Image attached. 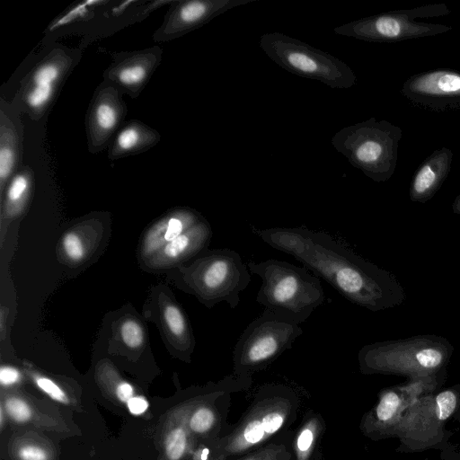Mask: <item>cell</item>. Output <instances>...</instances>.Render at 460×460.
<instances>
[{
  "label": "cell",
  "mask_w": 460,
  "mask_h": 460,
  "mask_svg": "<svg viewBox=\"0 0 460 460\" xmlns=\"http://www.w3.org/2000/svg\"><path fill=\"white\" fill-rule=\"evenodd\" d=\"M272 248L293 256L349 302L372 312L401 305L405 291L391 272L323 231L304 226L253 228Z\"/></svg>",
  "instance_id": "cell-1"
},
{
  "label": "cell",
  "mask_w": 460,
  "mask_h": 460,
  "mask_svg": "<svg viewBox=\"0 0 460 460\" xmlns=\"http://www.w3.org/2000/svg\"><path fill=\"white\" fill-rule=\"evenodd\" d=\"M453 353L454 347L446 338L420 334L365 345L358 353V360L364 375H393L407 379L447 369Z\"/></svg>",
  "instance_id": "cell-2"
},
{
  "label": "cell",
  "mask_w": 460,
  "mask_h": 460,
  "mask_svg": "<svg viewBox=\"0 0 460 460\" xmlns=\"http://www.w3.org/2000/svg\"><path fill=\"white\" fill-rule=\"evenodd\" d=\"M247 267L261 279L256 302L298 324L324 301L320 279L305 267L275 259L250 261Z\"/></svg>",
  "instance_id": "cell-3"
},
{
  "label": "cell",
  "mask_w": 460,
  "mask_h": 460,
  "mask_svg": "<svg viewBox=\"0 0 460 460\" xmlns=\"http://www.w3.org/2000/svg\"><path fill=\"white\" fill-rule=\"evenodd\" d=\"M256 399L229 434L215 439L219 457L230 460L264 446L291 421L297 405L295 394L282 385L261 387Z\"/></svg>",
  "instance_id": "cell-4"
},
{
  "label": "cell",
  "mask_w": 460,
  "mask_h": 460,
  "mask_svg": "<svg viewBox=\"0 0 460 460\" xmlns=\"http://www.w3.org/2000/svg\"><path fill=\"white\" fill-rule=\"evenodd\" d=\"M402 137L400 127L372 117L342 128L331 142L353 167L374 181L383 182L395 172Z\"/></svg>",
  "instance_id": "cell-5"
},
{
  "label": "cell",
  "mask_w": 460,
  "mask_h": 460,
  "mask_svg": "<svg viewBox=\"0 0 460 460\" xmlns=\"http://www.w3.org/2000/svg\"><path fill=\"white\" fill-rule=\"evenodd\" d=\"M450 421H460V384L439 390L416 401L402 416L395 431L401 454L443 450L454 432Z\"/></svg>",
  "instance_id": "cell-6"
},
{
  "label": "cell",
  "mask_w": 460,
  "mask_h": 460,
  "mask_svg": "<svg viewBox=\"0 0 460 460\" xmlns=\"http://www.w3.org/2000/svg\"><path fill=\"white\" fill-rule=\"evenodd\" d=\"M260 47L273 62L294 75L337 89H349L357 84L354 71L346 63L291 36L264 33Z\"/></svg>",
  "instance_id": "cell-7"
},
{
  "label": "cell",
  "mask_w": 460,
  "mask_h": 460,
  "mask_svg": "<svg viewBox=\"0 0 460 460\" xmlns=\"http://www.w3.org/2000/svg\"><path fill=\"white\" fill-rule=\"evenodd\" d=\"M186 285L207 306L226 302L234 309L251 282L241 255L229 248L203 251L184 274Z\"/></svg>",
  "instance_id": "cell-8"
},
{
  "label": "cell",
  "mask_w": 460,
  "mask_h": 460,
  "mask_svg": "<svg viewBox=\"0 0 460 460\" xmlns=\"http://www.w3.org/2000/svg\"><path fill=\"white\" fill-rule=\"evenodd\" d=\"M303 332L300 325L268 309L252 320L237 340L233 350V374L250 377L266 368L290 349Z\"/></svg>",
  "instance_id": "cell-9"
},
{
  "label": "cell",
  "mask_w": 460,
  "mask_h": 460,
  "mask_svg": "<svg viewBox=\"0 0 460 460\" xmlns=\"http://www.w3.org/2000/svg\"><path fill=\"white\" fill-rule=\"evenodd\" d=\"M451 13L445 4H427L364 17L334 28L338 35L369 42L390 43L435 36L452 27L417 19L445 16Z\"/></svg>",
  "instance_id": "cell-10"
},
{
  "label": "cell",
  "mask_w": 460,
  "mask_h": 460,
  "mask_svg": "<svg viewBox=\"0 0 460 460\" xmlns=\"http://www.w3.org/2000/svg\"><path fill=\"white\" fill-rule=\"evenodd\" d=\"M447 377V369H444L429 376L407 378L402 384L382 389L376 404L360 420L361 433L374 441L395 438L396 429L409 407L439 391Z\"/></svg>",
  "instance_id": "cell-11"
},
{
  "label": "cell",
  "mask_w": 460,
  "mask_h": 460,
  "mask_svg": "<svg viewBox=\"0 0 460 460\" xmlns=\"http://www.w3.org/2000/svg\"><path fill=\"white\" fill-rule=\"evenodd\" d=\"M75 56L66 48H56L27 74L17 96L22 111L39 119L50 108L59 89L72 72Z\"/></svg>",
  "instance_id": "cell-12"
},
{
  "label": "cell",
  "mask_w": 460,
  "mask_h": 460,
  "mask_svg": "<svg viewBox=\"0 0 460 460\" xmlns=\"http://www.w3.org/2000/svg\"><path fill=\"white\" fill-rule=\"evenodd\" d=\"M402 96L412 105L445 112L460 109V72L448 68L410 76L402 85Z\"/></svg>",
  "instance_id": "cell-13"
},
{
  "label": "cell",
  "mask_w": 460,
  "mask_h": 460,
  "mask_svg": "<svg viewBox=\"0 0 460 460\" xmlns=\"http://www.w3.org/2000/svg\"><path fill=\"white\" fill-rule=\"evenodd\" d=\"M121 94L119 90L106 81L94 92L85 119L91 153H98L110 146L121 128L127 113Z\"/></svg>",
  "instance_id": "cell-14"
},
{
  "label": "cell",
  "mask_w": 460,
  "mask_h": 460,
  "mask_svg": "<svg viewBox=\"0 0 460 460\" xmlns=\"http://www.w3.org/2000/svg\"><path fill=\"white\" fill-rule=\"evenodd\" d=\"M255 0H181L172 2L154 40L164 41L181 37L209 22L226 11Z\"/></svg>",
  "instance_id": "cell-15"
},
{
  "label": "cell",
  "mask_w": 460,
  "mask_h": 460,
  "mask_svg": "<svg viewBox=\"0 0 460 460\" xmlns=\"http://www.w3.org/2000/svg\"><path fill=\"white\" fill-rule=\"evenodd\" d=\"M161 58L162 50L158 47L121 53L105 71L104 81L121 93L136 98L159 66Z\"/></svg>",
  "instance_id": "cell-16"
},
{
  "label": "cell",
  "mask_w": 460,
  "mask_h": 460,
  "mask_svg": "<svg viewBox=\"0 0 460 460\" xmlns=\"http://www.w3.org/2000/svg\"><path fill=\"white\" fill-rule=\"evenodd\" d=\"M18 102L0 100V193L22 167L23 128Z\"/></svg>",
  "instance_id": "cell-17"
},
{
  "label": "cell",
  "mask_w": 460,
  "mask_h": 460,
  "mask_svg": "<svg viewBox=\"0 0 460 460\" xmlns=\"http://www.w3.org/2000/svg\"><path fill=\"white\" fill-rule=\"evenodd\" d=\"M0 403L6 416L16 424L55 431L68 429L58 413L50 411L37 400L22 393L3 388Z\"/></svg>",
  "instance_id": "cell-18"
},
{
  "label": "cell",
  "mask_w": 460,
  "mask_h": 460,
  "mask_svg": "<svg viewBox=\"0 0 460 460\" xmlns=\"http://www.w3.org/2000/svg\"><path fill=\"white\" fill-rule=\"evenodd\" d=\"M453 155V151L444 146L435 150L420 164L410 186L411 201L425 203L434 197L450 172Z\"/></svg>",
  "instance_id": "cell-19"
},
{
  "label": "cell",
  "mask_w": 460,
  "mask_h": 460,
  "mask_svg": "<svg viewBox=\"0 0 460 460\" xmlns=\"http://www.w3.org/2000/svg\"><path fill=\"white\" fill-rule=\"evenodd\" d=\"M211 237V226L203 218L153 254L150 264L155 268H162L190 259L205 251Z\"/></svg>",
  "instance_id": "cell-20"
},
{
  "label": "cell",
  "mask_w": 460,
  "mask_h": 460,
  "mask_svg": "<svg viewBox=\"0 0 460 460\" xmlns=\"http://www.w3.org/2000/svg\"><path fill=\"white\" fill-rule=\"evenodd\" d=\"M192 404L190 402L173 409L164 422L161 438L166 460H181L190 456L197 445L187 426V418Z\"/></svg>",
  "instance_id": "cell-21"
},
{
  "label": "cell",
  "mask_w": 460,
  "mask_h": 460,
  "mask_svg": "<svg viewBox=\"0 0 460 460\" xmlns=\"http://www.w3.org/2000/svg\"><path fill=\"white\" fill-rule=\"evenodd\" d=\"M203 217L196 211L181 208L172 212L165 219L154 225L147 232L144 243L145 255H153L166 243L172 242L185 231L198 224Z\"/></svg>",
  "instance_id": "cell-22"
},
{
  "label": "cell",
  "mask_w": 460,
  "mask_h": 460,
  "mask_svg": "<svg viewBox=\"0 0 460 460\" xmlns=\"http://www.w3.org/2000/svg\"><path fill=\"white\" fill-rule=\"evenodd\" d=\"M160 134L139 120H130L119 129L109 146L108 156L117 160L146 152L160 141Z\"/></svg>",
  "instance_id": "cell-23"
},
{
  "label": "cell",
  "mask_w": 460,
  "mask_h": 460,
  "mask_svg": "<svg viewBox=\"0 0 460 460\" xmlns=\"http://www.w3.org/2000/svg\"><path fill=\"white\" fill-rule=\"evenodd\" d=\"M8 451L13 460H55L52 443L34 430H21L9 441Z\"/></svg>",
  "instance_id": "cell-24"
},
{
  "label": "cell",
  "mask_w": 460,
  "mask_h": 460,
  "mask_svg": "<svg viewBox=\"0 0 460 460\" xmlns=\"http://www.w3.org/2000/svg\"><path fill=\"white\" fill-rule=\"evenodd\" d=\"M34 173L31 167L22 166L6 185L2 197L3 214L13 217L22 213L31 195Z\"/></svg>",
  "instance_id": "cell-25"
},
{
  "label": "cell",
  "mask_w": 460,
  "mask_h": 460,
  "mask_svg": "<svg viewBox=\"0 0 460 460\" xmlns=\"http://www.w3.org/2000/svg\"><path fill=\"white\" fill-rule=\"evenodd\" d=\"M187 426L196 441L210 439L219 426L216 407L208 402H193L187 418Z\"/></svg>",
  "instance_id": "cell-26"
},
{
  "label": "cell",
  "mask_w": 460,
  "mask_h": 460,
  "mask_svg": "<svg viewBox=\"0 0 460 460\" xmlns=\"http://www.w3.org/2000/svg\"><path fill=\"white\" fill-rule=\"evenodd\" d=\"M323 430L321 416L313 412L305 418L293 444L296 460H310Z\"/></svg>",
  "instance_id": "cell-27"
},
{
  "label": "cell",
  "mask_w": 460,
  "mask_h": 460,
  "mask_svg": "<svg viewBox=\"0 0 460 460\" xmlns=\"http://www.w3.org/2000/svg\"><path fill=\"white\" fill-rule=\"evenodd\" d=\"M163 317L169 332L178 341L179 345L184 350H190L193 345V340L188 321L181 309L174 304H169L164 308Z\"/></svg>",
  "instance_id": "cell-28"
},
{
  "label": "cell",
  "mask_w": 460,
  "mask_h": 460,
  "mask_svg": "<svg viewBox=\"0 0 460 460\" xmlns=\"http://www.w3.org/2000/svg\"><path fill=\"white\" fill-rule=\"evenodd\" d=\"M29 374L34 385L52 400L67 406H77V401L58 382L37 372H30Z\"/></svg>",
  "instance_id": "cell-29"
},
{
  "label": "cell",
  "mask_w": 460,
  "mask_h": 460,
  "mask_svg": "<svg viewBox=\"0 0 460 460\" xmlns=\"http://www.w3.org/2000/svg\"><path fill=\"white\" fill-rule=\"evenodd\" d=\"M290 456L286 445L270 443L234 460H289Z\"/></svg>",
  "instance_id": "cell-30"
},
{
  "label": "cell",
  "mask_w": 460,
  "mask_h": 460,
  "mask_svg": "<svg viewBox=\"0 0 460 460\" xmlns=\"http://www.w3.org/2000/svg\"><path fill=\"white\" fill-rule=\"evenodd\" d=\"M120 335L124 343L131 349L140 347L144 342V332L135 320L125 321L120 327Z\"/></svg>",
  "instance_id": "cell-31"
},
{
  "label": "cell",
  "mask_w": 460,
  "mask_h": 460,
  "mask_svg": "<svg viewBox=\"0 0 460 460\" xmlns=\"http://www.w3.org/2000/svg\"><path fill=\"white\" fill-rule=\"evenodd\" d=\"M63 249L67 257L74 261H81L85 250L81 238L75 233L66 234L62 241Z\"/></svg>",
  "instance_id": "cell-32"
},
{
  "label": "cell",
  "mask_w": 460,
  "mask_h": 460,
  "mask_svg": "<svg viewBox=\"0 0 460 460\" xmlns=\"http://www.w3.org/2000/svg\"><path fill=\"white\" fill-rule=\"evenodd\" d=\"M102 1H86L82 4H79L77 6L70 9L66 14L58 19L57 22H54L51 26L52 30L59 27L65 26L69 22H72L77 19L82 18L86 15L89 12V7L91 5L98 4Z\"/></svg>",
  "instance_id": "cell-33"
},
{
  "label": "cell",
  "mask_w": 460,
  "mask_h": 460,
  "mask_svg": "<svg viewBox=\"0 0 460 460\" xmlns=\"http://www.w3.org/2000/svg\"><path fill=\"white\" fill-rule=\"evenodd\" d=\"M111 392L118 401L126 404L136 395L132 385L123 380L116 382Z\"/></svg>",
  "instance_id": "cell-34"
},
{
  "label": "cell",
  "mask_w": 460,
  "mask_h": 460,
  "mask_svg": "<svg viewBox=\"0 0 460 460\" xmlns=\"http://www.w3.org/2000/svg\"><path fill=\"white\" fill-rule=\"evenodd\" d=\"M22 379L20 371L11 366H2L0 368V383L3 388L10 387Z\"/></svg>",
  "instance_id": "cell-35"
},
{
  "label": "cell",
  "mask_w": 460,
  "mask_h": 460,
  "mask_svg": "<svg viewBox=\"0 0 460 460\" xmlns=\"http://www.w3.org/2000/svg\"><path fill=\"white\" fill-rule=\"evenodd\" d=\"M148 406V402L141 395H135L127 402L128 411L134 415H140L144 413L147 410Z\"/></svg>",
  "instance_id": "cell-36"
},
{
  "label": "cell",
  "mask_w": 460,
  "mask_h": 460,
  "mask_svg": "<svg viewBox=\"0 0 460 460\" xmlns=\"http://www.w3.org/2000/svg\"><path fill=\"white\" fill-rule=\"evenodd\" d=\"M440 459L441 460H460V450L457 446L452 443H449L443 450L440 451ZM422 460H430L429 458H424Z\"/></svg>",
  "instance_id": "cell-37"
},
{
  "label": "cell",
  "mask_w": 460,
  "mask_h": 460,
  "mask_svg": "<svg viewBox=\"0 0 460 460\" xmlns=\"http://www.w3.org/2000/svg\"><path fill=\"white\" fill-rule=\"evenodd\" d=\"M452 209L455 214L460 215V194L453 201Z\"/></svg>",
  "instance_id": "cell-38"
},
{
  "label": "cell",
  "mask_w": 460,
  "mask_h": 460,
  "mask_svg": "<svg viewBox=\"0 0 460 460\" xmlns=\"http://www.w3.org/2000/svg\"><path fill=\"white\" fill-rule=\"evenodd\" d=\"M4 413H5V411L3 407V405L0 403V424H1V428H3L4 424Z\"/></svg>",
  "instance_id": "cell-39"
}]
</instances>
